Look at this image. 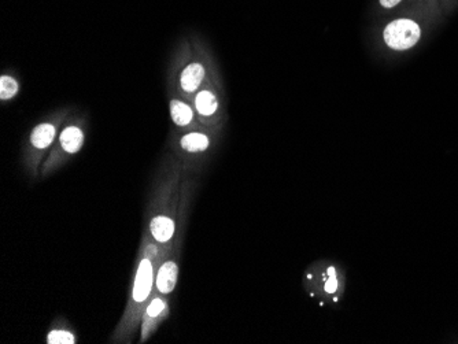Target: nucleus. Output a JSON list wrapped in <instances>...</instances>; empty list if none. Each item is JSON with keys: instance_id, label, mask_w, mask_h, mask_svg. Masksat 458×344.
Wrapping results in <instances>:
<instances>
[{"instance_id": "1", "label": "nucleus", "mask_w": 458, "mask_h": 344, "mask_svg": "<svg viewBox=\"0 0 458 344\" xmlns=\"http://www.w3.org/2000/svg\"><path fill=\"white\" fill-rule=\"evenodd\" d=\"M168 252L169 250L160 246L153 239L151 233L144 228L139 255L136 259L131 295L128 297L121 319L118 321L110 337V343L128 344L140 329L143 313L155 289L157 269Z\"/></svg>"}, {"instance_id": "2", "label": "nucleus", "mask_w": 458, "mask_h": 344, "mask_svg": "<svg viewBox=\"0 0 458 344\" xmlns=\"http://www.w3.org/2000/svg\"><path fill=\"white\" fill-rule=\"evenodd\" d=\"M186 172L180 162L172 157L168 158L155 177L146 211V229L160 246L169 251L176 237L177 214Z\"/></svg>"}, {"instance_id": "3", "label": "nucleus", "mask_w": 458, "mask_h": 344, "mask_svg": "<svg viewBox=\"0 0 458 344\" xmlns=\"http://www.w3.org/2000/svg\"><path fill=\"white\" fill-rule=\"evenodd\" d=\"M218 79L217 68L213 65L203 44L198 43L195 38L184 39L173 54L169 72L168 87L175 95L187 101L209 81Z\"/></svg>"}, {"instance_id": "4", "label": "nucleus", "mask_w": 458, "mask_h": 344, "mask_svg": "<svg viewBox=\"0 0 458 344\" xmlns=\"http://www.w3.org/2000/svg\"><path fill=\"white\" fill-rule=\"evenodd\" d=\"M71 114L72 111L68 107L57 110L31 131L24 147V165L31 178L40 176V168Z\"/></svg>"}, {"instance_id": "5", "label": "nucleus", "mask_w": 458, "mask_h": 344, "mask_svg": "<svg viewBox=\"0 0 458 344\" xmlns=\"http://www.w3.org/2000/svg\"><path fill=\"white\" fill-rule=\"evenodd\" d=\"M88 120L84 114H71L64 124L53 150L40 168V177H50L71 158L77 155L86 144Z\"/></svg>"}, {"instance_id": "6", "label": "nucleus", "mask_w": 458, "mask_h": 344, "mask_svg": "<svg viewBox=\"0 0 458 344\" xmlns=\"http://www.w3.org/2000/svg\"><path fill=\"white\" fill-rule=\"evenodd\" d=\"M217 133L220 131L206 127L186 132H172L169 136L172 158L180 162L186 170H194L206 162L207 155L216 146Z\"/></svg>"}, {"instance_id": "7", "label": "nucleus", "mask_w": 458, "mask_h": 344, "mask_svg": "<svg viewBox=\"0 0 458 344\" xmlns=\"http://www.w3.org/2000/svg\"><path fill=\"white\" fill-rule=\"evenodd\" d=\"M202 127L220 131L225 120L220 79L206 83L191 99Z\"/></svg>"}, {"instance_id": "8", "label": "nucleus", "mask_w": 458, "mask_h": 344, "mask_svg": "<svg viewBox=\"0 0 458 344\" xmlns=\"http://www.w3.org/2000/svg\"><path fill=\"white\" fill-rule=\"evenodd\" d=\"M421 34V28L414 20L396 18L383 29V40L390 50L402 53L417 46Z\"/></svg>"}, {"instance_id": "9", "label": "nucleus", "mask_w": 458, "mask_h": 344, "mask_svg": "<svg viewBox=\"0 0 458 344\" xmlns=\"http://www.w3.org/2000/svg\"><path fill=\"white\" fill-rule=\"evenodd\" d=\"M169 315V299L154 289L153 296L143 313L140 323V343H146Z\"/></svg>"}, {"instance_id": "10", "label": "nucleus", "mask_w": 458, "mask_h": 344, "mask_svg": "<svg viewBox=\"0 0 458 344\" xmlns=\"http://www.w3.org/2000/svg\"><path fill=\"white\" fill-rule=\"evenodd\" d=\"M169 114L172 125L177 132L202 128L192 102L172 92H169Z\"/></svg>"}, {"instance_id": "11", "label": "nucleus", "mask_w": 458, "mask_h": 344, "mask_svg": "<svg viewBox=\"0 0 458 344\" xmlns=\"http://www.w3.org/2000/svg\"><path fill=\"white\" fill-rule=\"evenodd\" d=\"M181 248L172 247V250L165 255L164 261L160 263L155 276V289L169 296L177 285L179 280V259Z\"/></svg>"}, {"instance_id": "12", "label": "nucleus", "mask_w": 458, "mask_h": 344, "mask_svg": "<svg viewBox=\"0 0 458 344\" xmlns=\"http://www.w3.org/2000/svg\"><path fill=\"white\" fill-rule=\"evenodd\" d=\"M21 85L20 81L10 76V75H2L0 77V101L3 103L14 99L20 94Z\"/></svg>"}, {"instance_id": "13", "label": "nucleus", "mask_w": 458, "mask_h": 344, "mask_svg": "<svg viewBox=\"0 0 458 344\" xmlns=\"http://www.w3.org/2000/svg\"><path fill=\"white\" fill-rule=\"evenodd\" d=\"M49 344H75L77 343V337L72 329L68 328H53L47 334Z\"/></svg>"}, {"instance_id": "14", "label": "nucleus", "mask_w": 458, "mask_h": 344, "mask_svg": "<svg viewBox=\"0 0 458 344\" xmlns=\"http://www.w3.org/2000/svg\"><path fill=\"white\" fill-rule=\"evenodd\" d=\"M400 2H402V0H379V3L383 9H394Z\"/></svg>"}]
</instances>
